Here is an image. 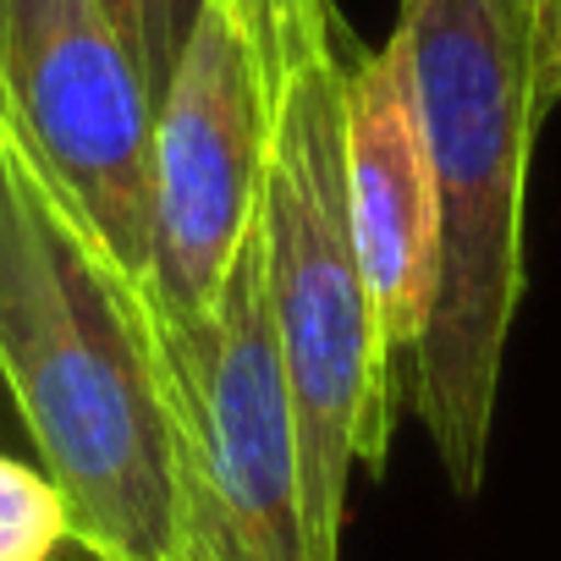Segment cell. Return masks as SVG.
Segmentation results:
<instances>
[{
  "label": "cell",
  "mask_w": 561,
  "mask_h": 561,
  "mask_svg": "<svg viewBox=\"0 0 561 561\" xmlns=\"http://www.w3.org/2000/svg\"><path fill=\"white\" fill-rule=\"evenodd\" d=\"M561 0H402L397 39L435 187V298L408 375L457 495H479L523 304V198L556 78Z\"/></svg>",
  "instance_id": "6da1fadb"
},
{
  "label": "cell",
  "mask_w": 561,
  "mask_h": 561,
  "mask_svg": "<svg viewBox=\"0 0 561 561\" xmlns=\"http://www.w3.org/2000/svg\"><path fill=\"white\" fill-rule=\"evenodd\" d=\"M149 304L0 111V380L94 561H176L171 413Z\"/></svg>",
  "instance_id": "7a4b0ae2"
},
{
  "label": "cell",
  "mask_w": 561,
  "mask_h": 561,
  "mask_svg": "<svg viewBox=\"0 0 561 561\" xmlns=\"http://www.w3.org/2000/svg\"><path fill=\"white\" fill-rule=\"evenodd\" d=\"M342 94L347 50L309 67L287 89L259 176L264 293L298 430L309 561H342L353 468H386L402 413L347 220Z\"/></svg>",
  "instance_id": "3957f363"
},
{
  "label": "cell",
  "mask_w": 561,
  "mask_h": 561,
  "mask_svg": "<svg viewBox=\"0 0 561 561\" xmlns=\"http://www.w3.org/2000/svg\"><path fill=\"white\" fill-rule=\"evenodd\" d=\"M171 413L176 561H309L304 468L253 231L204 314H149Z\"/></svg>",
  "instance_id": "277c9868"
},
{
  "label": "cell",
  "mask_w": 561,
  "mask_h": 561,
  "mask_svg": "<svg viewBox=\"0 0 561 561\" xmlns=\"http://www.w3.org/2000/svg\"><path fill=\"white\" fill-rule=\"evenodd\" d=\"M0 111L154 309V100L100 0H0Z\"/></svg>",
  "instance_id": "5b68a950"
},
{
  "label": "cell",
  "mask_w": 561,
  "mask_h": 561,
  "mask_svg": "<svg viewBox=\"0 0 561 561\" xmlns=\"http://www.w3.org/2000/svg\"><path fill=\"white\" fill-rule=\"evenodd\" d=\"M270 105L220 0L154 105V314H204L237 264L270 149Z\"/></svg>",
  "instance_id": "8992f818"
},
{
  "label": "cell",
  "mask_w": 561,
  "mask_h": 561,
  "mask_svg": "<svg viewBox=\"0 0 561 561\" xmlns=\"http://www.w3.org/2000/svg\"><path fill=\"white\" fill-rule=\"evenodd\" d=\"M342 165L353 248L380 314L397 397L408 408V375L435 298V187L413 111V72L397 28L380 50H347Z\"/></svg>",
  "instance_id": "52a82bcc"
},
{
  "label": "cell",
  "mask_w": 561,
  "mask_h": 561,
  "mask_svg": "<svg viewBox=\"0 0 561 561\" xmlns=\"http://www.w3.org/2000/svg\"><path fill=\"white\" fill-rule=\"evenodd\" d=\"M248 61H253V78H259V94L270 105V116L280 111L287 89L347 50V34H342V18L331 0H220Z\"/></svg>",
  "instance_id": "ba28073f"
},
{
  "label": "cell",
  "mask_w": 561,
  "mask_h": 561,
  "mask_svg": "<svg viewBox=\"0 0 561 561\" xmlns=\"http://www.w3.org/2000/svg\"><path fill=\"white\" fill-rule=\"evenodd\" d=\"M67 539V501L45 468L0 451V561H50Z\"/></svg>",
  "instance_id": "9c48e42d"
},
{
  "label": "cell",
  "mask_w": 561,
  "mask_h": 561,
  "mask_svg": "<svg viewBox=\"0 0 561 561\" xmlns=\"http://www.w3.org/2000/svg\"><path fill=\"white\" fill-rule=\"evenodd\" d=\"M100 12L111 18L116 39L127 45L149 100L160 105V94L176 78V61L187 50V34L204 12V0H100Z\"/></svg>",
  "instance_id": "30bf717a"
},
{
  "label": "cell",
  "mask_w": 561,
  "mask_h": 561,
  "mask_svg": "<svg viewBox=\"0 0 561 561\" xmlns=\"http://www.w3.org/2000/svg\"><path fill=\"white\" fill-rule=\"evenodd\" d=\"M28 446V435H23V419H18V408H12V391H7V380H0V451H12V446Z\"/></svg>",
  "instance_id": "8fae6325"
},
{
  "label": "cell",
  "mask_w": 561,
  "mask_h": 561,
  "mask_svg": "<svg viewBox=\"0 0 561 561\" xmlns=\"http://www.w3.org/2000/svg\"><path fill=\"white\" fill-rule=\"evenodd\" d=\"M556 78H561V28H556Z\"/></svg>",
  "instance_id": "7c38bea8"
}]
</instances>
